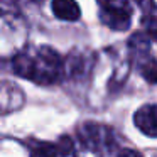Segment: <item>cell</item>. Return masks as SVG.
<instances>
[{
  "label": "cell",
  "mask_w": 157,
  "mask_h": 157,
  "mask_svg": "<svg viewBox=\"0 0 157 157\" xmlns=\"http://www.w3.org/2000/svg\"><path fill=\"white\" fill-rule=\"evenodd\" d=\"M12 64L15 75L39 85H51L58 81L61 75V58L51 48H39L17 54Z\"/></svg>",
  "instance_id": "1"
},
{
  "label": "cell",
  "mask_w": 157,
  "mask_h": 157,
  "mask_svg": "<svg viewBox=\"0 0 157 157\" xmlns=\"http://www.w3.org/2000/svg\"><path fill=\"white\" fill-rule=\"evenodd\" d=\"M100 17L105 25L113 31H127L130 25V9L127 0H98Z\"/></svg>",
  "instance_id": "2"
},
{
  "label": "cell",
  "mask_w": 157,
  "mask_h": 157,
  "mask_svg": "<svg viewBox=\"0 0 157 157\" xmlns=\"http://www.w3.org/2000/svg\"><path fill=\"white\" fill-rule=\"evenodd\" d=\"M135 127L149 137H157V105H144L133 115Z\"/></svg>",
  "instance_id": "3"
},
{
  "label": "cell",
  "mask_w": 157,
  "mask_h": 157,
  "mask_svg": "<svg viewBox=\"0 0 157 157\" xmlns=\"http://www.w3.org/2000/svg\"><path fill=\"white\" fill-rule=\"evenodd\" d=\"M52 12L61 21H78L81 10L76 0H52Z\"/></svg>",
  "instance_id": "4"
},
{
  "label": "cell",
  "mask_w": 157,
  "mask_h": 157,
  "mask_svg": "<svg viewBox=\"0 0 157 157\" xmlns=\"http://www.w3.org/2000/svg\"><path fill=\"white\" fill-rule=\"evenodd\" d=\"M64 150L61 145L54 144H46V142H32L31 147V157H63Z\"/></svg>",
  "instance_id": "5"
},
{
  "label": "cell",
  "mask_w": 157,
  "mask_h": 157,
  "mask_svg": "<svg viewBox=\"0 0 157 157\" xmlns=\"http://www.w3.org/2000/svg\"><path fill=\"white\" fill-rule=\"evenodd\" d=\"M142 76L149 83H157V61L155 59H147L142 64Z\"/></svg>",
  "instance_id": "6"
},
{
  "label": "cell",
  "mask_w": 157,
  "mask_h": 157,
  "mask_svg": "<svg viewBox=\"0 0 157 157\" xmlns=\"http://www.w3.org/2000/svg\"><path fill=\"white\" fill-rule=\"evenodd\" d=\"M144 27H145V32L149 34L150 39L157 42V17H154L152 14L145 15V21H144Z\"/></svg>",
  "instance_id": "7"
},
{
  "label": "cell",
  "mask_w": 157,
  "mask_h": 157,
  "mask_svg": "<svg viewBox=\"0 0 157 157\" xmlns=\"http://www.w3.org/2000/svg\"><path fill=\"white\" fill-rule=\"evenodd\" d=\"M135 2L140 5V9L144 10L145 15L154 14V10H155V2H154V0H135Z\"/></svg>",
  "instance_id": "8"
},
{
  "label": "cell",
  "mask_w": 157,
  "mask_h": 157,
  "mask_svg": "<svg viewBox=\"0 0 157 157\" xmlns=\"http://www.w3.org/2000/svg\"><path fill=\"white\" fill-rule=\"evenodd\" d=\"M117 157H142V155H140L139 152H135V150H132V149H123Z\"/></svg>",
  "instance_id": "9"
}]
</instances>
